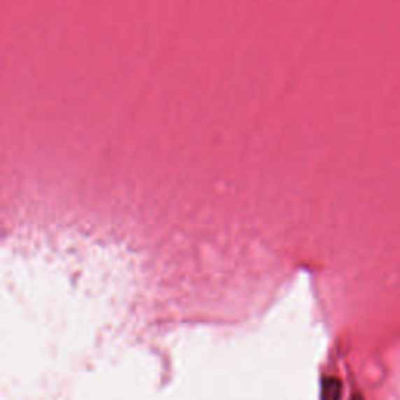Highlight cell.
Instances as JSON below:
<instances>
[{"label": "cell", "instance_id": "6da1fadb", "mask_svg": "<svg viewBox=\"0 0 400 400\" xmlns=\"http://www.w3.org/2000/svg\"><path fill=\"white\" fill-rule=\"evenodd\" d=\"M343 396V383L335 377H327L322 380L321 399L322 400H339Z\"/></svg>", "mask_w": 400, "mask_h": 400}, {"label": "cell", "instance_id": "7a4b0ae2", "mask_svg": "<svg viewBox=\"0 0 400 400\" xmlns=\"http://www.w3.org/2000/svg\"><path fill=\"white\" fill-rule=\"evenodd\" d=\"M352 400H363V397L362 396H358V394H355L352 397Z\"/></svg>", "mask_w": 400, "mask_h": 400}]
</instances>
